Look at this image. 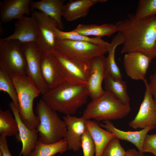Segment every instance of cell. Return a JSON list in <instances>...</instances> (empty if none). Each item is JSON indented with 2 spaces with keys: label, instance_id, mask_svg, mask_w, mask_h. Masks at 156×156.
Segmentation results:
<instances>
[{
  "label": "cell",
  "instance_id": "1",
  "mask_svg": "<svg viewBox=\"0 0 156 156\" xmlns=\"http://www.w3.org/2000/svg\"><path fill=\"white\" fill-rule=\"evenodd\" d=\"M155 16L139 18L135 15L129 14L126 19L115 23L116 32L120 33L124 39L121 53L138 52L152 60L156 57Z\"/></svg>",
  "mask_w": 156,
  "mask_h": 156
},
{
  "label": "cell",
  "instance_id": "2",
  "mask_svg": "<svg viewBox=\"0 0 156 156\" xmlns=\"http://www.w3.org/2000/svg\"><path fill=\"white\" fill-rule=\"evenodd\" d=\"M88 96L86 86L66 81L49 90L42 95V99L53 110L66 115H72L86 103Z\"/></svg>",
  "mask_w": 156,
  "mask_h": 156
},
{
  "label": "cell",
  "instance_id": "3",
  "mask_svg": "<svg viewBox=\"0 0 156 156\" xmlns=\"http://www.w3.org/2000/svg\"><path fill=\"white\" fill-rule=\"evenodd\" d=\"M9 75L17 94L21 118L29 129H36L40 124V120L34 112L33 102L41 92L25 73H17Z\"/></svg>",
  "mask_w": 156,
  "mask_h": 156
},
{
  "label": "cell",
  "instance_id": "4",
  "mask_svg": "<svg viewBox=\"0 0 156 156\" xmlns=\"http://www.w3.org/2000/svg\"><path fill=\"white\" fill-rule=\"evenodd\" d=\"M130 111V106L105 91L102 96L88 104L81 117L86 120L92 119L97 121H111L122 118Z\"/></svg>",
  "mask_w": 156,
  "mask_h": 156
},
{
  "label": "cell",
  "instance_id": "5",
  "mask_svg": "<svg viewBox=\"0 0 156 156\" xmlns=\"http://www.w3.org/2000/svg\"><path fill=\"white\" fill-rule=\"evenodd\" d=\"M36 112L40 120V124L36 129L39 136V140L48 144L56 142L64 138L67 131L64 121L42 99L37 103Z\"/></svg>",
  "mask_w": 156,
  "mask_h": 156
},
{
  "label": "cell",
  "instance_id": "6",
  "mask_svg": "<svg viewBox=\"0 0 156 156\" xmlns=\"http://www.w3.org/2000/svg\"><path fill=\"white\" fill-rule=\"evenodd\" d=\"M22 43L13 40L0 39V70L9 75L26 74L27 63L21 48Z\"/></svg>",
  "mask_w": 156,
  "mask_h": 156
},
{
  "label": "cell",
  "instance_id": "7",
  "mask_svg": "<svg viewBox=\"0 0 156 156\" xmlns=\"http://www.w3.org/2000/svg\"><path fill=\"white\" fill-rule=\"evenodd\" d=\"M56 50L87 64L93 58L107 52L105 45L68 40H58Z\"/></svg>",
  "mask_w": 156,
  "mask_h": 156
},
{
  "label": "cell",
  "instance_id": "8",
  "mask_svg": "<svg viewBox=\"0 0 156 156\" xmlns=\"http://www.w3.org/2000/svg\"><path fill=\"white\" fill-rule=\"evenodd\" d=\"M31 16L38 25V37L35 42L42 51L53 53L55 50L58 41L55 31L57 27L56 22L42 12L37 10L32 11Z\"/></svg>",
  "mask_w": 156,
  "mask_h": 156
},
{
  "label": "cell",
  "instance_id": "9",
  "mask_svg": "<svg viewBox=\"0 0 156 156\" xmlns=\"http://www.w3.org/2000/svg\"><path fill=\"white\" fill-rule=\"evenodd\" d=\"M53 53L62 66L66 81L74 84L86 86L89 76L88 63L75 59L57 50Z\"/></svg>",
  "mask_w": 156,
  "mask_h": 156
},
{
  "label": "cell",
  "instance_id": "10",
  "mask_svg": "<svg viewBox=\"0 0 156 156\" xmlns=\"http://www.w3.org/2000/svg\"><path fill=\"white\" fill-rule=\"evenodd\" d=\"M21 48L27 63L26 74L34 82L42 95L49 90L42 77L40 60L42 51L35 42L22 43Z\"/></svg>",
  "mask_w": 156,
  "mask_h": 156
},
{
  "label": "cell",
  "instance_id": "11",
  "mask_svg": "<svg viewBox=\"0 0 156 156\" xmlns=\"http://www.w3.org/2000/svg\"><path fill=\"white\" fill-rule=\"evenodd\" d=\"M104 55L95 57L88 64L89 76L86 86L88 94L92 101L98 99L105 92L102 88V83L107 74Z\"/></svg>",
  "mask_w": 156,
  "mask_h": 156
},
{
  "label": "cell",
  "instance_id": "12",
  "mask_svg": "<svg viewBox=\"0 0 156 156\" xmlns=\"http://www.w3.org/2000/svg\"><path fill=\"white\" fill-rule=\"evenodd\" d=\"M143 81L146 89L143 100L137 115L129 123V127L134 129L156 126V102L151 92L146 79Z\"/></svg>",
  "mask_w": 156,
  "mask_h": 156
},
{
  "label": "cell",
  "instance_id": "13",
  "mask_svg": "<svg viewBox=\"0 0 156 156\" xmlns=\"http://www.w3.org/2000/svg\"><path fill=\"white\" fill-rule=\"evenodd\" d=\"M40 70L49 90L58 87L66 81L62 66L53 53L42 52Z\"/></svg>",
  "mask_w": 156,
  "mask_h": 156
},
{
  "label": "cell",
  "instance_id": "14",
  "mask_svg": "<svg viewBox=\"0 0 156 156\" xmlns=\"http://www.w3.org/2000/svg\"><path fill=\"white\" fill-rule=\"evenodd\" d=\"M62 118L66 126L63 139L67 143V150L77 151L81 148L82 138L87 129L86 120L72 115H66Z\"/></svg>",
  "mask_w": 156,
  "mask_h": 156
},
{
  "label": "cell",
  "instance_id": "15",
  "mask_svg": "<svg viewBox=\"0 0 156 156\" xmlns=\"http://www.w3.org/2000/svg\"><path fill=\"white\" fill-rule=\"evenodd\" d=\"M152 61L149 57L141 53L125 54L123 64L126 74L133 80L143 81Z\"/></svg>",
  "mask_w": 156,
  "mask_h": 156
},
{
  "label": "cell",
  "instance_id": "16",
  "mask_svg": "<svg viewBox=\"0 0 156 156\" xmlns=\"http://www.w3.org/2000/svg\"><path fill=\"white\" fill-rule=\"evenodd\" d=\"M9 105L18 126L17 139L22 143V148L19 156H29L38 140L37 131L36 129H29L24 124L21 118L17 108L12 101L10 103Z\"/></svg>",
  "mask_w": 156,
  "mask_h": 156
},
{
  "label": "cell",
  "instance_id": "17",
  "mask_svg": "<svg viewBox=\"0 0 156 156\" xmlns=\"http://www.w3.org/2000/svg\"><path fill=\"white\" fill-rule=\"evenodd\" d=\"M38 25L32 16H24L14 24V33L8 37V40H16L21 43L36 42L38 37Z\"/></svg>",
  "mask_w": 156,
  "mask_h": 156
},
{
  "label": "cell",
  "instance_id": "18",
  "mask_svg": "<svg viewBox=\"0 0 156 156\" xmlns=\"http://www.w3.org/2000/svg\"><path fill=\"white\" fill-rule=\"evenodd\" d=\"M31 0H4L0 2V17L4 23L22 18L31 12Z\"/></svg>",
  "mask_w": 156,
  "mask_h": 156
},
{
  "label": "cell",
  "instance_id": "19",
  "mask_svg": "<svg viewBox=\"0 0 156 156\" xmlns=\"http://www.w3.org/2000/svg\"><path fill=\"white\" fill-rule=\"evenodd\" d=\"M103 122V123L99 125L100 127L114 134L117 138L133 144L143 155H144L142 152V147L144 138L150 131L156 128L155 126H149L138 131H125L116 128L111 121Z\"/></svg>",
  "mask_w": 156,
  "mask_h": 156
},
{
  "label": "cell",
  "instance_id": "20",
  "mask_svg": "<svg viewBox=\"0 0 156 156\" xmlns=\"http://www.w3.org/2000/svg\"><path fill=\"white\" fill-rule=\"evenodd\" d=\"M64 0H41L32 1L30 10L40 11L53 19L56 23L58 28L62 31L64 25L62 17Z\"/></svg>",
  "mask_w": 156,
  "mask_h": 156
},
{
  "label": "cell",
  "instance_id": "21",
  "mask_svg": "<svg viewBox=\"0 0 156 156\" xmlns=\"http://www.w3.org/2000/svg\"><path fill=\"white\" fill-rule=\"evenodd\" d=\"M106 0H70L64 4L62 16L67 21H72L87 16L90 8L98 3L107 1Z\"/></svg>",
  "mask_w": 156,
  "mask_h": 156
},
{
  "label": "cell",
  "instance_id": "22",
  "mask_svg": "<svg viewBox=\"0 0 156 156\" xmlns=\"http://www.w3.org/2000/svg\"><path fill=\"white\" fill-rule=\"evenodd\" d=\"M87 130L94 143L95 156H101L105 148L115 135L112 133L102 128L96 122L90 120L86 121Z\"/></svg>",
  "mask_w": 156,
  "mask_h": 156
},
{
  "label": "cell",
  "instance_id": "23",
  "mask_svg": "<svg viewBox=\"0 0 156 156\" xmlns=\"http://www.w3.org/2000/svg\"><path fill=\"white\" fill-rule=\"evenodd\" d=\"M124 38L119 33L112 39L111 43H108L106 46L108 53V55L106 58L105 65L107 73L114 79H122V75L118 67L116 64L115 59L116 49L118 45L123 44Z\"/></svg>",
  "mask_w": 156,
  "mask_h": 156
},
{
  "label": "cell",
  "instance_id": "24",
  "mask_svg": "<svg viewBox=\"0 0 156 156\" xmlns=\"http://www.w3.org/2000/svg\"><path fill=\"white\" fill-rule=\"evenodd\" d=\"M72 31L86 36H94L100 38L104 36L109 37L116 32L115 25L112 23L79 24Z\"/></svg>",
  "mask_w": 156,
  "mask_h": 156
},
{
  "label": "cell",
  "instance_id": "25",
  "mask_svg": "<svg viewBox=\"0 0 156 156\" xmlns=\"http://www.w3.org/2000/svg\"><path fill=\"white\" fill-rule=\"evenodd\" d=\"M105 91L111 93L124 104L130 106V99L125 82L122 79H116L107 74L104 79Z\"/></svg>",
  "mask_w": 156,
  "mask_h": 156
},
{
  "label": "cell",
  "instance_id": "26",
  "mask_svg": "<svg viewBox=\"0 0 156 156\" xmlns=\"http://www.w3.org/2000/svg\"><path fill=\"white\" fill-rule=\"evenodd\" d=\"M67 150V143L64 139L48 144L44 143L38 140L34 151L29 156H54L58 153L62 154Z\"/></svg>",
  "mask_w": 156,
  "mask_h": 156
},
{
  "label": "cell",
  "instance_id": "27",
  "mask_svg": "<svg viewBox=\"0 0 156 156\" xmlns=\"http://www.w3.org/2000/svg\"><path fill=\"white\" fill-rule=\"evenodd\" d=\"M18 133V128L16 119L9 110L0 109V134L6 136L15 135Z\"/></svg>",
  "mask_w": 156,
  "mask_h": 156
},
{
  "label": "cell",
  "instance_id": "28",
  "mask_svg": "<svg viewBox=\"0 0 156 156\" xmlns=\"http://www.w3.org/2000/svg\"><path fill=\"white\" fill-rule=\"evenodd\" d=\"M55 31L58 40H68L75 41L87 42L106 46L109 43L101 38L96 37L90 38L80 34L73 31H64L56 27Z\"/></svg>",
  "mask_w": 156,
  "mask_h": 156
},
{
  "label": "cell",
  "instance_id": "29",
  "mask_svg": "<svg viewBox=\"0 0 156 156\" xmlns=\"http://www.w3.org/2000/svg\"><path fill=\"white\" fill-rule=\"evenodd\" d=\"M0 91L7 93L18 111L19 104L17 92L10 75L0 70Z\"/></svg>",
  "mask_w": 156,
  "mask_h": 156
},
{
  "label": "cell",
  "instance_id": "30",
  "mask_svg": "<svg viewBox=\"0 0 156 156\" xmlns=\"http://www.w3.org/2000/svg\"><path fill=\"white\" fill-rule=\"evenodd\" d=\"M135 16L145 18L155 16L156 0H140L138 3Z\"/></svg>",
  "mask_w": 156,
  "mask_h": 156
},
{
  "label": "cell",
  "instance_id": "31",
  "mask_svg": "<svg viewBox=\"0 0 156 156\" xmlns=\"http://www.w3.org/2000/svg\"><path fill=\"white\" fill-rule=\"evenodd\" d=\"M126 152L121 145L119 140L115 138L106 145L101 156H124Z\"/></svg>",
  "mask_w": 156,
  "mask_h": 156
},
{
  "label": "cell",
  "instance_id": "32",
  "mask_svg": "<svg viewBox=\"0 0 156 156\" xmlns=\"http://www.w3.org/2000/svg\"><path fill=\"white\" fill-rule=\"evenodd\" d=\"M81 148L82 149L83 156H95V145L87 129L82 138Z\"/></svg>",
  "mask_w": 156,
  "mask_h": 156
},
{
  "label": "cell",
  "instance_id": "33",
  "mask_svg": "<svg viewBox=\"0 0 156 156\" xmlns=\"http://www.w3.org/2000/svg\"><path fill=\"white\" fill-rule=\"evenodd\" d=\"M142 152L150 153L156 155V133L146 136L143 144Z\"/></svg>",
  "mask_w": 156,
  "mask_h": 156
},
{
  "label": "cell",
  "instance_id": "34",
  "mask_svg": "<svg viewBox=\"0 0 156 156\" xmlns=\"http://www.w3.org/2000/svg\"><path fill=\"white\" fill-rule=\"evenodd\" d=\"M0 151L3 156H12L9 150L6 136L5 135L0 136Z\"/></svg>",
  "mask_w": 156,
  "mask_h": 156
},
{
  "label": "cell",
  "instance_id": "35",
  "mask_svg": "<svg viewBox=\"0 0 156 156\" xmlns=\"http://www.w3.org/2000/svg\"><path fill=\"white\" fill-rule=\"evenodd\" d=\"M148 84L153 98L156 102V69L154 73L150 76Z\"/></svg>",
  "mask_w": 156,
  "mask_h": 156
},
{
  "label": "cell",
  "instance_id": "36",
  "mask_svg": "<svg viewBox=\"0 0 156 156\" xmlns=\"http://www.w3.org/2000/svg\"><path fill=\"white\" fill-rule=\"evenodd\" d=\"M124 156H144L141 154L139 151L135 149H129L126 151Z\"/></svg>",
  "mask_w": 156,
  "mask_h": 156
},
{
  "label": "cell",
  "instance_id": "37",
  "mask_svg": "<svg viewBox=\"0 0 156 156\" xmlns=\"http://www.w3.org/2000/svg\"><path fill=\"white\" fill-rule=\"evenodd\" d=\"M0 156H3L1 152L0 151Z\"/></svg>",
  "mask_w": 156,
  "mask_h": 156
},
{
  "label": "cell",
  "instance_id": "38",
  "mask_svg": "<svg viewBox=\"0 0 156 156\" xmlns=\"http://www.w3.org/2000/svg\"><path fill=\"white\" fill-rule=\"evenodd\" d=\"M155 18H156V16H155Z\"/></svg>",
  "mask_w": 156,
  "mask_h": 156
},
{
  "label": "cell",
  "instance_id": "39",
  "mask_svg": "<svg viewBox=\"0 0 156 156\" xmlns=\"http://www.w3.org/2000/svg\"></svg>",
  "mask_w": 156,
  "mask_h": 156
}]
</instances>
